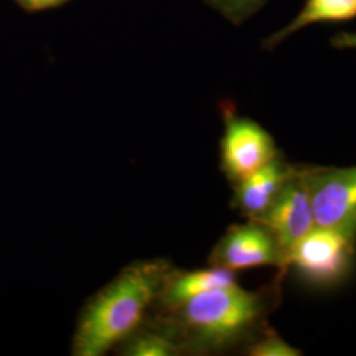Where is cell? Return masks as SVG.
Here are the masks:
<instances>
[{"label":"cell","mask_w":356,"mask_h":356,"mask_svg":"<svg viewBox=\"0 0 356 356\" xmlns=\"http://www.w3.org/2000/svg\"><path fill=\"white\" fill-rule=\"evenodd\" d=\"M286 270L256 291L238 284L193 297L168 309L166 329L181 351L193 354H220L243 350L269 327V316L281 305L282 281Z\"/></svg>","instance_id":"obj_1"},{"label":"cell","mask_w":356,"mask_h":356,"mask_svg":"<svg viewBox=\"0 0 356 356\" xmlns=\"http://www.w3.org/2000/svg\"><path fill=\"white\" fill-rule=\"evenodd\" d=\"M330 44L337 49H356V32H341L330 38Z\"/></svg>","instance_id":"obj_14"},{"label":"cell","mask_w":356,"mask_h":356,"mask_svg":"<svg viewBox=\"0 0 356 356\" xmlns=\"http://www.w3.org/2000/svg\"><path fill=\"white\" fill-rule=\"evenodd\" d=\"M235 284H238L236 273L223 268L211 266L197 270H170L157 301L168 310L200 294L232 286Z\"/></svg>","instance_id":"obj_9"},{"label":"cell","mask_w":356,"mask_h":356,"mask_svg":"<svg viewBox=\"0 0 356 356\" xmlns=\"http://www.w3.org/2000/svg\"><path fill=\"white\" fill-rule=\"evenodd\" d=\"M229 19L242 22L251 13L263 7L267 0H209Z\"/></svg>","instance_id":"obj_13"},{"label":"cell","mask_w":356,"mask_h":356,"mask_svg":"<svg viewBox=\"0 0 356 356\" xmlns=\"http://www.w3.org/2000/svg\"><path fill=\"white\" fill-rule=\"evenodd\" d=\"M209 263L234 273L261 267L289 272L288 254L277 236L267 225L256 219L231 226L214 245Z\"/></svg>","instance_id":"obj_5"},{"label":"cell","mask_w":356,"mask_h":356,"mask_svg":"<svg viewBox=\"0 0 356 356\" xmlns=\"http://www.w3.org/2000/svg\"><path fill=\"white\" fill-rule=\"evenodd\" d=\"M19 1L29 11H40V10L56 7L66 0H19Z\"/></svg>","instance_id":"obj_15"},{"label":"cell","mask_w":356,"mask_h":356,"mask_svg":"<svg viewBox=\"0 0 356 356\" xmlns=\"http://www.w3.org/2000/svg\"><path fill=\"white\" fill-rule=\"evenodd\" d=\"M243 351L251 356H300L302 351L286 343L270 326L254 338Z\"/></svg>","instance_id":"obj_12"},{"label":"cell","mask_w":356,"mask_h":356,"mask_svg":"<svg viewBox=\"0 0 356 356\" xmlns=\"http://www.w3.org/2000/svg\"><path fill=\"white\" fill-rule=\"evenodd\" d=\"M293 170L294 164L285 159L284 153H279L272 161L232 185V207L247 219H259L275 201Z\"/></svg>","instance_id":"obj_8"},{"label":"cell","mask_w":356,"mask_h":356,"mask_svg":"<svg viewBox=\"0 0 356 356\" xmlns=\"http://www.w3.org/2000/svg\"><path fill=\"white\" fill-rule=\"evenodd\" d=\"M256 220L263 222L275 232L288 254L296 243L316 227L310 195L297 164L275 201Z\"/></svg>","instance_id":"obj_7"},{"label":"cell","mask_w":356,"mask_h":356,"mask_svg":"<svg viewBox=\"0 0 356 356\" xmlns=\"http://www.w3.org/2000/svg\"><path fill=\"white\" fill-rule=\"evenodd\" d=\"M356 19V0H305L292 20L264 41L272 49L301 29L322 23H344Z\"/></svg>","instance_id":"obj_10"},{"label":"cell","mask_w":356,"mask_h":356,"mask_svg":"<svg viewBox=\"0 0 356 356\" xmlns=\"http://www.w3.org/2000/svg\"><path fill=\"white\" fill-rule=\"evenodd\" d=\"M356 263V238L341 229L316 226L296 243L288 254V268L314 289L343 285Z\"/></svg>","instance_id":"obj_3"},{"label":"cell","mask_w":356,"mask_h":356,"mask_svg":"<svg viewBox=\"0 0 356 356\" xmlns=\"http://www.w3.org/2000/svg\"><path fill=\"white\" fill-rule=\"evenodd\" d=\"M313 206L316 226L356 238V166L297 164Z\"/></svg>","instance_id":"obj_4"},{"label":"cell","mask_w":356,"mask_h":356,"mask_svg":"<svg viewBox=\"0 0 356 356\" xmlns=\"http://www.w3.org/2000/svg\"><path fill=\"white\" fill-rule=\"evenodd\" d=\"M170 270L164 261H139L92 296L78 319L73 355H104L139 330Z\"/></svg>","instance_id":"obj_2"},{"label":"cell","mask_w":356,"mask_h":356,"mask_svg":"<svg viewBox=\"0 0 356 356\" xmlns=\"http://www.w3.org/2000/svg\"><path fill=\"white\" fill-rule=\"evenodd\" d=\"M273 136L250 118L225 111L220 169L234 185L272 161L279 153Z\"/></svg>","instance_id":"obj_6"},{"label":"cell","mask_w":356,"mask_h":356,"mask_svg":"<svg viewBox=\"0 0 356 356\" xmlns=\"http://www.w3.org/2000/svg\"><path fill=\"white\" fill-rule=\"evenodd\" d=\"M122 354L128 356H172L181 353V347L170 334L164 330L135 331L123 342Z\"/></svg>","instance_id":"obj_11"}]
</instances>
